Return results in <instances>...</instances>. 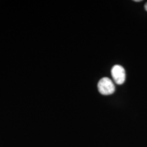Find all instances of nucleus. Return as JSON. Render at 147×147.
Here are the masks:
<instances>
[{"label": "nucleus", "instance_id": "obj_1", "mask_svg": "<svg viewBox=\"0 0 147 147\" xmlns=\"http://www.w3.org/2000/svg\"><path fill=\"white\" fill-rule=\"evenodd\" d=\"M97 87L101 94L104 95L113 94L115 91V84L108 78H103L101 79L97 84Z\"/></svg>", "mask_w": 147, "mask_h": 147}, {"label": "nucleus", "instance_id": "obj_2", "mask_svg": "<svg viewBox=\"0 0 147 147\" xmlns=\"http://www.w3.org/2000/svg\"><path fill=\"white\" fill-rule=\"evenodd\" d=\"M112 76L117 84H122L125 80V71L121 65H115L112 68Z\"/></svg>", "mask_w": 147, "mask_h": 147}, {"label": "nucleus", "instance_id": "obj_3", "mask_svg": "<svg viewBox=\"0 0 147 147\" xmlns=\"http://www.w3.org/2000/svg\"><path fill=\"white\" fill-rule=\"evenodd\" d=\"M144 8H145V10H146V11H147V2L146 4L144 5Z\"/></svg>", "mask_w": 147, "mask_h": 147}]
</instances>
